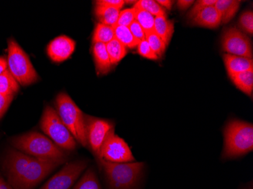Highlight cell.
Returning <instances> with one entry per match:
<instances>
[{
  "label": "cell",
  "mask_w": 253,
  "mask_h": 189,
  "mask_svg": "<svg viewBox=\"0 0 253 189\" xmlns=\"http://www.w3.org/2000/svg\"><path fill=\"white\" fill-rule=\"evenodd\" d=\"M59 165L11 149L4 160L3 169L8 184L14 189H34Z\"/></svg>",
  "instance_id": "6da1fadb"
},
{
  "label": "cell",
  "mask_w": 253,
  "mask_h": 189,
  "mask_svg": "<svg viewBox=\"0 0 253 189\" xmlns=\"http://www.w3.org/2000/svg\"><path fill=\"white\" fill-rule=\"evenodd\" d=\"M15 149L31 157L56 162L62 164L66 160V154L47 136L38 132H29L11 139Z\"/></svg>",
  "instance_id": "7a4b0ae2"
},
{
  "label": "cell",
  "mask_w": 253,
  "mask_h": 189,
  "mask_svg": "<svg viewBox=\"0 0 253 189\" xmlns=\"http://www.w3.org/2000/svg\"><path fill=\"white\" fill-rule=\"evenodd\" d=\"M224 137V158L244 155L253 149V125L242 120H231L225 126Z\"/></svg>",
  "instance_id": "3957f363"
},
{
  "label": "cell",
  "mask_w": 253,
  "mask_h": 189,
  "mask_svg": "<svg viewBox=\"0 0 253 189\" xmlns=\"http://www.w3.org/2000/svg\"><path fill=\"white\" fill-rule=\"evenodd\" d=\"M57 113L75 140L86 147V119L83 112L65 92L59 93L55 100Z\"/></svg>",
  "instance_id": "277c9868"
},
{
  "label": "cell",
  "mask_w": 253,
  "mask_h": 189,
  "mask_svg": "<svg viewBox=\"0 0 253 189\" xmlns=\"http://www.w3.org/2000/svg\"><path fill=\"white\" fill-rule=\"evenodd\" d=\"M110 189H133L140 180L144 163H112L99 159Z\"/></svg>",
  "instance_id": "5b68a950"
},
{
  "label": "cell",
  "mask_w": 253,
  "mask_h": 189,
  "mask_svg": "<svg viewBox=\"0 0 253 189\" xmlns=\"http://www.w3.org/2000/svg\"><path fill=\"white\" fill-rule=\"evenodd\" d=\"M7 65L10 73L22 86H28L38 81V73L29 57L14 39L8 40Z\"/></svg>",
  "instance_id": "8992f818"
},
{
  "label": "cell",
  "mask_w": 253,
  "mask_h": 189,
  "mask_svg": "<svg viewBox=\"0 0 253 189\" xmlns=\"http://www.w3.org/2000/svg\"><path fill=\"white\" fill-rule=\"evenodd\" d=\"M41 128L48 138L60 149L73 151L77 143L72 133L64 124L59 114L47 105L43 111L41 120Z\"/></svg>",
  "instance_id": "52a82bcc"
},
{
  "label": "cell",
  "mask_w": 253,
  "mask_h": 189,
  "mask_svg": "<svg viewBox=\"0 0 253 189\" xmlns=\"http://www.w3.org/2000/svg\"><path fill=\"white\" fill-rule=\"evenodd\" d=\"M99 159L112 163H131L135 160L130 148L123 139L115 133L114 128L108 133L102 143Z\"/></svg>",
  "instance_id": "ba28073f"
},
{
  "label": "cell",
  "mask_w": 253,
  "mask_h": 189,
  "mask_svg": "<svg viewBox=\"0 0 253 189\" xmlns=\"http://www.w3.org/2000/svg\"><path fill=\"white\" fill-rule=\"evenodd\" d=\"M221 45L228 55L253 58V45L250 38L235 27L227 28L221 38Z\"/></svg>",
  "instance_id": "9c48e42d"
},
{
  "label": "cell",
  "mask_w": 253,
  "mask_h": 189,
  "mask_svg": "<svg viewBox=\"0 0 253 189\" xmlns=\"http://www.w3.org/2000/svg\"><path fill=\"white\" fill-rule=\"evenodd\" d=\"M87 166L86 160L67 163L62 170L45 183L40 189H70Z\"/></svg>",
  "instance_id": "30bf717a"
},
{
  "label": "cell",
  "mask_w": 253,
  "mask_h": 189,
  "mask_svg": "<svg viewBox=\"0 0 253 189\" xmlns=\"http://www.w3.org/2000/svg\"><path fill=\"white\" fill-rule=\"evenodd\" d=\"M85 119L87 145H89L93 153L99 157L102 143L108 133L114 128V126L107 120L93 116H86Z\"/></svg>",
  "instance_id": "8fae6325"
},
{
  "label": "cell",
  "mask_w": 253,
  "mask_h": 189,
  "mask_svg": "<svg viewBox=\"0 0 253 189\" xmlns=\"http://www.w3.org/2000/svg\"><path fill=\"white\" fill-rule=\"evenodd\" d=\"M75 45V41L68 37L60 36L55 38L48 45V55L54 62H64L73 54Z\"/></svg>",
  "instance_id": "7c38bea8"
},
{
  "label": "cell",
  "mask_w": 253,
  "mask_h": 189,
  "mask_svg": "<svg viewBox=\"0 0 253 189\" xmlns=\"http://www.w3.org/2000/svg\"><path fill=\"white\" fill-rule=\"evenodd\" d=\"M191 24L195 26L203 28H216L221 24V15L214 5L204 8L200 13L197 14L193 19L190 20Z\"/></svg>",
  "instance_id": "4fadbf2b"
},
{
  "label": "cell",
  "mask_w": 253,
  "mask_h": 189,
  "mask_svg": "<svg viewBox=\"0 0 253 189\" xmlns=\"http://www.w3.org/2000/svg\"><path fill=\"white\" fill-rule=\"evenodd\" d=\"M224 62L229 76L253 69V58L225 54Z\"/></svg>",
  "instance_id": "5bb4252c"
},
{
  "label": "cell",
  "mask_w": 253,
  "mask_h": 189,
  "mask_svg": "<svg viewBox=\"0 0 253 189\" xmlns=\"http://www.w3.org/2000/svg\"><path fill=\"white\" fill-rule=\"evenodd\" d=\"M93 54L96 72L101 75L109 73L112 64L109 59L106 44L99 42L93 44Z\"/></svg>",
  "instance_id": "9a60e30c"
},
{
  "label": "cell",
  "mask_w": 253,
  "mask_h": 189,
  "mask_svg": "<svg viewBox=\"0 0 253 189\" xmlns=\"http://www.w3.org/2000/svg\"><path fill=\"white\" fill-rule=\"evenodd\" d=\"M241 1L237 0H216L214 8L221 15V24L231 21L240 8Z\"/></svg>",
  "instance_id": "2e32d148"
},
{
  "label": "cell",
  "mask_w": 253,
  "mask_h": 189,
  "mask_svg": "<svg viewBox=\"0 0 253 189\" xmlns=\"http://www.w3.org/2000/svg\"><path fill=\"white\" fill-rule=\"evenodd\" d=\"M154 32L167 47L174 32V22L168 20L167 17H155Z\"/></svg>",
  "instance_id": "e0dca14e"
},
{
  "label": "cell",
  "mask_w": 253,
  "mask_h": 189,
  "mask_svg": "<svg viewBox=\"0 0 253 189\" xmlns=\"http://www.w3.org/2000/svg\"><path fill=\"white\" fill-rule=\"evenodd\" d=\"M120 9L112 7L96 5L95 8V15L99 23L115 28L119 19Z\"/></svg>",
  "instance_id": "ac0fdd59"
},
{
  "label": "cell",
  "mask_w": 253,
  "mask_h": 189,
  "mask_svg": "<svg viewBox=\"0 0 253 189\" xmlns=\"http://www.w3.org/2000/svg\"><path fill=\"white\" fill-rule=\"evenodd\" d=\"M230 78L239 89L248 96H252L253 91V69L232 75L230 76Z\"/></svg>",
  "instance_id": "d6986e66"
},
{
  "label": "cell",
  "mask_w": 253,
  "mask_h": 189,
  "mask_svg": "<svg viewBox=\"0 0 253 189\" xmlns=\"http://www.w3.org/2000/svg\"><path fill=\"white\" fill-rule=\"evenodd\" d=\"M18 90V82L7 69L0 75V94L4 96H14Z\"/></svg>",
  "instance_id": "ffe728a7"
},
{
  "label": "cell",
  "mask_w": 253,
  "mask_h": 189,
  "mask_svg": "<svg viewBox=\"0 0 253 189\" xmlns=\"http://www.w3.org/2000/svg\"><path fill=\"white\" fill-rule=\"evenodd\" d=\"M106 45L112 65L119 63L127 53L126 47L122 45L116 38Z\"/></svg>",
  "instance_id": "44dd1931"
},
{
  "label": "cell",
  "mask_w": 253,
  "mask_h": 189,
  "mask_svg": "<svg viewBox=\"0 0 253 189\" xmlns=\"http://www.w3.org/2000/svg\"><path fill=\"white\" fill-rule=\"evenodd\" d=\"M115 29L111 26L98 23L93 32V43L107 44L115 39Z\"/></svg>",
  "instance_id": "7402d4cb"
},
{
  "label": "cell",
  "mask_w": 253,
  "mask_h": 189,
  "mask_svg": "<svg viewBox=\"0 0 253 189\" xmlns=\"http://www.w3.org/2000/svg\"><path fill=\"white\" fill-rule=\"evenodd\" d=\"M133 8L136 11L135 21L143 28L146 36L148 34L154 32L155 17L144 10L134 8V7Z\"/></svg>",
  "instance_id": "603a6c76"
},
{
  "label": "cell",
  "mask_w": 253,
  "mask_h": 189,
  "mask_svg": "<svg viewBox=\"0 0 253 189\" xmlns=\"http://www.w3.org/2000/svg\"><path fill=\"white\" fill-rule=\"evenodd\" d=\"M115 29V38L122 45L128 49H134L137 47L139 42L133 38L128 28L126 27L117 26Z\"/></svg>",
  "instance_id": "cb8c5ba5"
},
{
  "label": "cell",
  "mask_w": 253,
  "mask_h": 189,
  "mask_svg": "<svg viewBox=\"0 0 253 189\" xmlns=\"http://www.w3.org/2000/svg\"><path fill=\"white\" fill-rule=\"evenodd\" d=\"M134 8H140L147 11L154 17H167L166 11L154 0H140L136 1Z\"/></svg>",
  "instance_id": "d4e9b609"
},
{
  "label": "cell",
  "mask_w": 253,
  "mask_h": 189,
  "mask_svg": "<svg viewBox=\"0 0 253 189\" xmlns=\"http://www.w3.org/2000/svg\"><path fill=\"white\" fill-rule=\"evenodd\" d=\"M73 189H101L94 170L89 169Z\"/></svg>",
  "instance_id": "484cf974"
},
{
  "label": "cell",
  "mask_w": 253,
  "mask_h": 189,
  "mask_svg": "<svg viewBox=\"0 0 253 189\" xmlns=\"http://www.w3.org/2000/svg\"><path fill=\"white\" fill-rule=\"evenodd\" d=\"M146 40L151 48L152 50L155 52L159 58L163 56L166 52V45L156 33L153 32L148 34L146 36Z\"/></svg>",
  "instance_id": "4316f807"
},
{
  "label": "cell",
  "mask_w": 253,
  "mask_h": 189,
  "mask_svg": "<svg viewBox=\"0 0 253 189\" xmlns=\"http://www.w3.org/2000/svg\"><path fill=\"white\" fill-rule=\"evenodd\" d=\"M135 18H136V11L134 8H126L122 10L119 14V19L116 27L122 26L129 28L132 23L135 21Z\"/></svg>",
  "instance_id": "83f0119b"
},
{
  "label": "cell",
  "mask_w": 253,
  "mask_h": 189,
  "mask_svg": "<svg viewBox=\"0 0 253 189\" xmlns=\"http://www.w3.org/2000/svg\"><path fill=\"white\" fill-rule=\"evenodd\" d=\"M240 25L247 34L253 35V11H247L241 15Z\"/></svg>",
  "instance_id": "f1b7e54d"
},
{
  "label": "cell",
  "mask_w": 253,
  "mask_h": 189,
  "mask_svg": "<svg viewBox=\"0 0 253 189\" xmlns=\"http://www.w3.org/2000/svg\"><path fill=\"white\" fill-rule=\"evenodd\" d=\"M216 0H199L195 2L194 5L192 7L189 12L187 17L189 19L192 20L197 14L200 13V11H203L204 8L209 6H212L215 4Z\"/></svg>",
  "instance_id": "f546056e"
},
{
  "label": "cell",
  "mask_w": 253,
  "mask_h": 189,
  "mask_svg": "<svg viewBox=\"0 0 253 189\" xmlns=\"http://www.w3.org/2000/svg\"><path fill=\"white\" fill-rule=\"evenodd\" d=\"M138 53L140 54L143 58H148L150 60H157L159 57L152 50L151 48L148 44L147 41H141L137 45Z\"/></svg>",
  "instance_id": "4dcf8cb0"
},
{
  "label": "cell",
  "mask_w": 253,
  "mask_h": 189,
  "mask_svg": "<svg viewBox=\"0 0 253 189\" xmlns=\"http://www.w3.org/2000/svg\"><path fill=\"white\" fill-rule=\"evenodd\" d=\"M128 28L130 32H131L133 38L139 42V43H140L141 41L146 39V34H145L143 28L140 27V25H139L136 21H133Z\"/></svg>",
  "instance_id": "1f68e13d"
},
{
  "label": "cell",
  "mask_w": 253,
  "mask_h": 189,
  "mask_svg": "<svg viewBox=\"0 0 253 189\" xmlns=\"http://www.w3.org/2000/svg\"><path fill=\"white\" fill-rule=\"evenodd\" d=\"M95 2H96V5L112 7V8L121 9L125 5V1L124 0H98Z\"/></svg>",
  "instance_id": "d6a6232c"
},
{
  "label": "cell",
  "mask_w": 253,
  "mask_h": 189,
  "mask_svg": "<svg viewBox=\"0 0 253 189\" xmlns=\"http://www.w3.org/2000/svg\"><path fill=\"white\" fill-rule=\"evenodd\" d=\"M14 96H4L0 94V118L3 116L8 108L9 107Z\"/></svg>",
  "instance_id": "836d02e7"
},
{
  "label": "cell",
  "mask_w": 253,
  "mask_h": 189,
  "mask_svg": "<svg viewBox=\"0 0 253 189\" xmlns=\"http://www.w3.org/2000/svg\"><path fill=\"white\" fill-rule=\"evenodd\" d=\"M194 4L193 0H179L177 2V7L180 10H186Z\"/></svg>",
  "instance_id": "e575fe53"
},
{
  "label": "cell",
  "mask_w": 253,
  "mask_h": 189,
  "mask_svg": "<svg viewBox=\"0 0 253 189\" xmlns=\"http://www.w3.org/2000/svg\"><path fill=\"white\" fill-rule=\"evenodd\" d=\"M156 2L163 8H166L169 10L171 9L172 5L174 2V1H170V0H158Z\"/></svg>",
  "instance_id": "d590c367"
},
{
  "label": "cell",
  "mask_w": 253,
  "mask_h": 189,
  "mask_svg": "<svg viewBox=\"0 0 253 189\" xmlns=\"http://www.w3.org/2000/svg\"><path fill=\"white\" fill-rule=\"evenodd\" d=\"M7 69H8V65H7L6 59L3 57H0V75Z\"/></svg>",
  "instance_id": "8d00e7d4"
},
{
  "label": "cell",
  "mask_w": 253,
  "mask_h": 189,
  "mask_svg": "<svg viewBox=\"0 0 253 189\" xmlns=\"http://www.w3.org/2000/svg\"><path fill=\"white\" fill-rule=\"evenodd\" d=\"M0 189H14L0 176Z\"/></svg>",
  "instance_id": "74e56055"
}]
</instances>
